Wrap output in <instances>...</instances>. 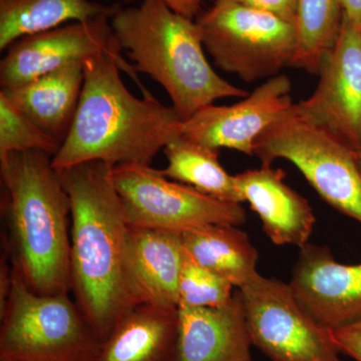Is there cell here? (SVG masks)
<instances>
[{"label":"cell","instance_id":"1","mask_svg":"<svg viewBox=\"0 0 361 361\" xmlns=\"http://www.w3.org/2000/svg\"><path fill=\"white\" fill-rule=\"evenodd\" d=\"M111 170L94 161L59 172L71 205V292L99 341L134 306L126 276L130 226Z\"/></svg>","mask_w":361,"mask_h":361},{"label":"cell","instance_id":"10","mask_svg":"<svg viewBox=\"0 0 361 361\" xmlns=\"http://www.w3.org/2000/svg\"><path fill=\"white\" fill-rule=\"evenodd\" d=\"M111 18L103 16L87 21H75L16 40L6 49V56L0 63L1 89L25 84L70 63H84L87 59L108 54L118 61L121 70L133 78L142 96H151L137 77L134 66L123 58Z\"/></svg>","mask_w":361,"mask_h":361},{"label":"cell","instance_id":"17","mask_svg":"<svg viewBox=\"0 0 361 361\" xmlns=\"http://www.w3.org/2000/svg\"><path fill=\"white\" fill-rule=\"evenodd\" d=\"M84 63H73L25 84L1 89L16 110L63 144L77 113Z\"/></svg>","mask_w":361,"mask_h":361},{"label":"cell","instance_id":"12","mask_svg":"<svg viewBox=\"0 0 361 361\" xmlns=\"http://www.w3.org/2000/svg\"><path fill=\"white\" fill-rule=\"evenodd\" d=\"M291 89L286 75L271 78L239 103L201 109L183 121L180 135L211 148L254 156L259 135L293 106Z\"/></svg>","mask_w":361,"mask_h":361},{"label":"cell","instance_id":"21","mask_svg":"<svg viewBox=\"0 0 361 361\" xmlns=\"http://www.w3.org/2000/svg\"><path fill=\"white\" fill-rule=\"evenodd\" d=\"M168 166L161 170L169 179L189 185L202 193L229 203H243L234 176L219 161V149L180 135L163 149Z\"/></svg>","mask_w":361,"mask_h":361},{"label":"cell","instance_id":"4","mask_svg":"<svg viewBox=\"0 0 361 361\" xmlns=\"http://www.w3.org/2000/svg\"><path fill=\"white\" fill-rule=\"evenodd\" d=\"M111 25L135 70L163 87L183 121L218 99L248 96L213 70L196 21L176 13L161 0L118 6Z\"/></svg>","mask_w":361,"mask_h":361},{"label":"cell","instance_id":"13","mask_svg":"<svg viewBox=\"0 0 361 361\" xmlns=\"http://www.w3.org/2000/svg\"><path fill=\"white\" fill-rule=\"evenodd\" d=\"M292 293L322 329H343L361 322V264L337 262L327 247L307 243L299 252Z\"/></svg>","mask_w":361,"mask_h":361},{"label":"cell","instance_id":"3","mask_svg":"<svg viewBox=\"0 0 361 361\" xmlns=\"http://www.w3.org/2000/svg\"><path fill=\"white\" fill-rule=\"evenodd\" d=\"M52 157L16 152L0 160L6 192V251L27 286L39 294L71 292V205Z\"/></svg>","mask_w":361,"mask_h":361},{"label":"cell","instance_id":"20","mask_svg":"<svg viewBox=\"0 0 361 361\" xmlns=\"http://www.w3.org/2000/svg\"><path fill=\"white\" fill-rule=\"evenodd\" d=\"M118 8L92 0H0V51L28 35L75 21L113 16Z\"/></svg>","mask_w":361,"mask_h":361},{"label":"cell","instance_id":"19","mask_svg":"<svg viewBox=\"0 0 361 361\" xmlns=\"http://www.w3.org/2000/svg\"><path fill=\"white\" fill-rule=\"evenodd\" d=\"M183 247L195 262L241 288L259 274L258 252L237 226L213 224L180 233Z\"/></svg>","mask_w":361,"mask_h":361},{"label":"cell","instance_id":"23","mask_svg":"<svg viewBox=\"0 0 361 361\" xmlns=\"http://www.w3.org/2000/svg\"><path fill=\"white\" fill-rule=\"evenodd\" d=\"M61 146V142L37 127L0 94V160L9 154L25 151H42L54 157Z\"/></svg>","mask_w":361,"mask_h":361},{"label":"cell","instance_id":"30","mask_svg":"<svg viewBox=\"0 0 361 361\" xmlns=\"http://www.w3.org/2000/svg\"><path fill=\"white\" fill-rule=\"evenodd\" d=\"M358 163H360V169H361V158L360 159V160H358Z\"/></svg>","mask_w":361,"mask_h":361},{"label":"cell","instance_id":"11","mask_svg":"<svg viewBox=\"0 0 361 361\" xmlns=\"http://www.w3.org/2000/svg\"><path fill=\"white\" fill-rule=\"evenodd\" d=\"M312 96L294 104L301 118L361 158V28L343 13L338 39L323 59Z\"/></svg>","mask_w":361,"mask_h":361},{"label":"cell","instance_id":"5","mask_svg":"<svg viewBox=\"0 0 361 361\" xmlns=\"http://www.w3.org/2000/svg\"><path fill=\"white\" fill-rule=\"evenodd\" d=\"M13 269L0 361H94L101 341L70 293H37Z\"/></svg>","mask_w":361,"mask_h":361},{"label":"cell","instance_id":"2","mask_svg":"<svg viewBox=\"0 0 361 361\" xmlns=\"http://www.w3.org/2000/svg\"><path fill=\"white\" fill-rule=\"evenodd\" d=\"M108 54L84 63V85L70 132L52 166L59 172L89 161L111 167L149 165L182 130V118L153 94L135 97Z\"/></svg>","mask_w":361,"mask_h":361},{"label":"cell","instance_id":"29","mask_svg":"<svg viewBox=\"0 0 361 361\" xmlns=\"http://www.w3.org/2000/svg\"><path fill=\"white\" fill-rule=\"evenodd\" d=\"M123 1H126V2H133V1H135V0H123Z\"/></svg>","mask_w":361,"mask_h":361},{"label":"cell","instance_id":"6","mask_svg":"<svg viewBox=\"0 0 361 361\" xmlns=\"http://www.w3.org/2000/svg\"><path fill=\"white\" fill-rule=\"evenodd\" d=\"M195 21L216 66L244 82L269 80L293 63L296 25L273 14L215 0Z\"/></svg>","mask_w":361,"mask_h":361},{"label":"cell","instance_id":"26","mask_svg":"<svg viewBox=\"0 0 361 361\" xmlns=\"http://www.w3.org/2000/svg\"><path fill=\"white\" fill-rule=\"evenodd\" d=\"M330 334L339 353L355 361H361V322L343 329L332 330Z\"/></svg>","mask_w":361,"mask_h":361},{"label":"cell","instance_id":"7","mask_svg":"<svg viewBox=\"0 0 361 361\" xmlns=\"http://www.w3.org/2000/svg\"><path fill=\"white\" fill-rule=\"evenodd\" d=\"M262 165L290 161L320 197L361 223V169L357 156L324 130L307 122L293 106L262 133L254 145Z\"/></svg>","mask_w":361,"mask_h":361},{"label":"cell","instance_id":"28","mask_svg":"<svg viewBox=\"0 0 361 361\" xmlns=\"http://www.w3.org/2000/svg\"><path fill=\"white\" fill-rule=\"evenodd\" d=\"M341 4L348 20L361 28V0H341Z\"/></svg>","mask_w":361,"mask_h":361},{"label":"cell","instance_id":"24","mask_svg":"<svg viewBox=\"0 0 361 361\" xmlns=\"http://www.w3.org/2000/svg\"><path fill=\"white\" fill-rule=\"evenodd\" d=\"M234 288L224 278L195 262L185 251L179 281V307H220L231 300Z\"/></svg>","mask_w":361,"mask_h":361},{"label":"cell","instance_id":"8","mask_svg":"<svg viewBox=\"0 0 361 361\" xmlns=\"http://www.w3.org/2000/svg\"><path fill=\"white\" fill-rule=\"evenodd\" d=\"M111 176L130 227L180 234L207 225L238 227L246 222L241 204L218 200L149 165L116 166Z\"/></svg>","mask_w":361,"mask_h":361},{"label":"cell","instance_id":"22","mask_svg":"<svg viewBox=\"0 0 361 361\" xmlns=\"http://www.w3.org/2000/svg\"><path fill=\"white\" fill-rule=\"evenodd\" d=\"M343 13L341 0H298V45L292 66L318 75L338 39Z\"/></svg>","mask_w":361,"mask_h":361},{"label":"cell","instance_id":"16","mask_svg":"<svg viewBox=\"0 0 361 361\" xmlns=\"http://www.w3.org/2000/svg\"><path fill=\"white\" fill-rule=\"evenodd\" d=\"M234 177L242 199L257 214L273 243L299 248L310 243L314 214L308 201L284 182L283 171L262 165Z\"/></svg>","mask_w":361,"mask_h":361},{"label":"cell","instance_id":"27","mask_svg":"<svg viewBox=\"0 0 361 361\" xmlns=\"http://www.w3.org/2000/svg\"><path fill=\"white\" fill-rule=\"evenodd\" d=\"M176 13L194 20L201 13V7L205 0H161Z\"/></svg>","mask_w":361,"mask_h":361},{"label":"cell","instance_id":"25","mask_svg":"<svg viewBox=\"0 0 361 361\" xmlns=\"http://www.w3.org/2000/svg\"><path fill=\"white\" fill-rule=\"evenodd\" d=\"M257 9L296 25L298 0H225Z\"/></svg>","mask_w":361,"mask_h":361},{"label":"cell","instance_id":"9","mask_svg":"<svg viewBox=\"0 0 361 361\" xmlns=\"http://www.w3.org/2000/svg\"><path fill=\"white\" fill-rule=\"evenodd\" d=\"M252 345L272 361H343L329 330L297 302L289 284L258 274L239 288Z\"/></svg>","mask_w":361,"mask_h":361},{"label":"cell","instance_id":"15","mask_svg":"<svg viewBox=\"0 0 361 361\" xmlns=\"http://www.w3.org/2000/svg\"><path fill=\"white\" fill-rule=\"evenodd\" d=\"M245 313L239 290L216 308H178L172 361H252Z\"/></svg>","mask_w":361,"mask_h":361},{"label":"cell","instance_id":"14","mask_svg":"<svg viewBox=\"0 0 361 361\" xmlns=\"http://www.w3.org/2000/svg\"><path fill=\"white\" fill-rule=\"evenodd\" d=\"M184 257L179 233L130 227L126 276L133 304L178 310Z\"/></svg>","mask_w":361,"mask_h":361},{"label":"cell","instance_id":"18","mask_svg":"<svg viewBox=\"0 0 361 361\" xmlns=\"http://www.w3.org/2000/svg\"><path fill=\"white\" fill-rule=\"evenodd\" d=\"M178 310L135 304L99 343L94 361H172Z\"/></svg>","mask_w":361,"mask_h":361}]
</instances>
